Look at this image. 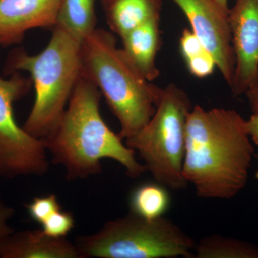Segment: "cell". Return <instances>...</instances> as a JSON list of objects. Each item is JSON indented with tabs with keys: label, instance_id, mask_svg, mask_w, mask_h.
Masks as SVG:
<instances>
[{
	"label": "cell",
	"instance_id": "1",
	"mask_svg": "<svg viewBox=\"0 0 258 258\" xmlns=\"http://www.w3.org/2000/svg\"><path fill=\"white\" fill-rule=\"evenodd\" d=\"M254 148L235 110L193 107L188 115L183 175L197 195L231 199L245 187Z\"/></svg>",
	"mask_w": 258,
	"mask_h": 258
},
{
	"label": "cell",
	"instance_id": "2",
	"mask_svg": "<svg viewBox=\"0 0 258 258\" xmlns=\"http://www.w3.org/2000/svg\"><path fill=\"white\" fill-rule=\"evenodd\" d=\"M101 98L96 86L82 75L60 119L43 139L52 162L63 166L68 180L99 174L104 159L119 163L132 178L147 171L136 159L135 151L102 118Z\"/></svg>",
	"mask_w": 258,
	"mask_h": 258
},
{
	"label": "cell",
	"instance_id": "3",
	"mask_svg": "<svg viewBox=\"0 0 258 258\" xmlns=\"http://www.w3.org/2000/svg\"><path fill=\"white\" fill-rule=\"evenodd\" d=\"M82 75L104 97L122 139L134 137L154 114L162 88L139 72L111 32L98 28L81 42Z\"/></svg>",
	"mask_w": 258,
	"mask_h": 258
},
{
	"label": "cell",
	"instance_id": "4",
	"mask_svg": "<svg viewBox=\"0 0 258 258\" xmlns=\"http://www.w3.org/2000/svg\"><path fill=\"white\" fill-rule=\"evenodd\" d=\"M7 71L30 74L35 98L23 128L35 138L45 139L63 114L82 76L81 42L56 25L40 53L29 55L23 49L10 52Z\"/></svg>",
	"mask_w": 258,
	"mask_h": 258
},
{
	"label": "cell",
	"instance_id": "5",
	"mask_svg": "<svg viewBox=\"0 0 258 258\" xmlns=\"http://www.w3.org/2000/svg\"><path fill=\"white\" fill-rule=\"evenodd\" d=\"M75 244L80 258H194L196 243L169 219H147L130 211Z\"/></svg>",
	"mask_w": 258,
	"mask_h": 258
},
{
	"label": "cell",
	"instance_id": "6",
	"mask_svg": "<svg viewBox=\"0 0 258 258\" xmlns=\"http://www.w3.org/2000/svg\"><path fill=\"white\" fill-rule=\"evenodd\" d=\"M192 103L187 93L175 83L162 88L155 113L147 125L125 145L138 152L144 165L158 184L172 190L184 189L185 137Z\"/></svg>",
	"mask_w": 258,
	"mask_h": 258
},
{
	"label": "cell",
	"instance_id": "7",
	"mask_svg": "<svg viewBox=\"0 0 258 258\" xmlns=\"http://www.w3.org/2000/svg\"><path fill=\"white\" fill-rule=\"evenodd\" d=\"M32 80L13 73L0 77V177L42 176L49 169L44 139L25 132L15 120L13 104L28 93Z\"/></svg>",
	"mask_w": 258,
	"mask_h": 258
},
{
	"label": "cell",
	"instance_id": "8",
	"mask_svg": "<svg viewBox=\"0 0 258 258\" xmlns=\"http://www.w3.org/2000/svg\"><path fill=\"white\" fill-rule=\"evenodd\" d=\"M189 20L191 30L213 56L217 67L231 87L235 58L228 13L216 0H171Z\"/></svg>",
	"mask_w": 258,
	"mask_h": 258
},
{
	"label": "cell",
	"instance_id": "9",
	"mask_svg": "<svg viewBox=\"0 0 258 258\" xmlns=\"http://www.w3.org/2000/svg\"><path fill=\"white\" fill-rule=\"evenodd\" d=\"M228 20L235 58L230 88L239 96L257 82L258 0H236Z\"/></svg>",
	"mask_w": 258,
	"mask_h": 258
},
{
	"label": "cell",
	"instance_id": "10",
	"mask_svg": "<svg viewBox=\"0 0 258 258\" xmlns=\"http://www.w3.org/2000/svg\"><path fill=\"white\" fill-rule=\"evenodd\" d=\"M62 0H0V42L18 44L35 28H53Z\"/></svg>",
	"mask_w": 258,
	"mask_h": 258
},
{
	"label": "cell",
	"instance_id": "11",
	"mask_svg": "<svg viewBox=\"0 0 258 258\" xmlns=\"http://www.w3.org/2000/svg\"><path fill=\"white\" fill-rule=\"evenodd\" d=\"M1 258H80L76 244L41 230L13 232L0 246Z\"/></svg>",
	"mask_w": 258,
	"mask_h": 258
},
{
	"label": "cell",
	"instance_id": "12",
	"mask_svg": "<svg viewBox=\"0 0 258 258\" xmlns=\"http://www.w3.org/2000/svg\"><path fill=\"white\" fill-rule=\"evenodd\" d=\"M160 16L154 17L122 37L123 50L144 77L153 81L159 76L157 56L160 48Z\"/></svg>",
	"mask_w": 258,
	"mask_h": 258
},
{
	"label": "cell",
	"instance_id": "13",
	"mask_svg": "<svg viewBox=\"0 0 258 258\" xmlns=\"http://www.w3.org/2000/svg\"><path fill=\"white\" fill-rule=\"evenodd\" d=\"M112 32L122 38L154 17L160 16L161 0H102Z\"/></svg>",
	"mask_w": 258,
	"mask_h": 258
},
{
	"label": "cell",
	"instance_id": "14",
	"mask_svg": "<svg viewBox=\"0 0 258 258\" xmlns=\"http://www.w3.org/2000/svg\"><path fill=\"white\" fill-rule=\"evenodd\" d=\"M95 2L96 0H62L56 25L82 42L97 28Z\"/></svg>",
	"mask_w": 258,
	"mask_h": 258
},
{
	"label": "cell",
	"instance_id": "15",
	"mask_svg": "<svg viewBox=\"0 0 258 258\" xmlns=\"http://www.w3.org/2000/svg\"><path fill=\"white\" fill-rule=\"evenodd\" d=\"M194 258H258V246L220 235H210L195 244Z\"/></svg>",
	"mask_w": 258,
	"mask_h": 258
},
{
	"label": "cell",
	"instance_id": "16",
	"mask_svg": "<svg viewBox=\"0 0 258 258\" xmlns=\"http://www.w3.org/2000/svg\"><path fill=\"white\" fill-rule=\"evenodd\" d=\"M169 205L165 187L158 184H147L137 188L131 195V212L147 219L161 217Z\"/></svg>",
	"mask_w": 258,
	"mask_h": 258
},
{
	"label": "cell",
	"instance_id": "17",
	"mask_svg": "<svg viewBox=\"0 0 258 258\" xmlns=\"http://www.w3.org/2000/svg\"><path fill=\"white\" fill-rule=\"evenodd\" d=\"M29 216L33 221L41 224L54 212L62 209L58 199L54 194L36 197L30 203L25 204Z\"/></svg>",
	"mask_w": 258,
	"mask_h": 258
},
{
	"label": "cell",
	"instance_id": "18",
	"mask_svg": "<svg viewBox=\"0 0 258 258\" xmlns=\"http://www.w3.org/2000/svg\"><path fill=\"white\" fill-rule=\"evenodd\" d=\"M75 217L71 212L62 210L54 212L41 224L42 230L53 237H66L74 228Z\"/></svg>",
	"mask_w": 258,
	"mask_h": 258
},
{
	"label": "cell",
	"instance_id": "19",
	"mask_svg": "<svg viewBox=\"0 0 258 258\" xmlns=\"http://www.w3.org/2000/svg\"><path fill=\"white\" fill-rule=\"evenodd\" d=\"M189 72L198 78H205L210 76L217 67L216 61L209 51L185 61Z\"/></svg>",
	"mask_w": 258,
	"mask_h": 258
},
{
	"label": "cell",
	"instance_id": "20",
	"mask_svg": "<svg viewBox=\"0 0 258 258\" xmlns=\"http://www.w3.org/2000/svg\"><path fill=\"white\" fill-rule=\"evenodd\" d=\"M179 45L180 51L185 61L193 58L203 53L205 51L208 50L204 47L192 30L189 29H184L182 32L180 38Z\"/></svg>",
	"mask_w": 258,
	"mask_h": 258
},
{
	"label": "cell",
	"instance_id": "21",
	"mask_svg": "<svg viewBox=\"0 0 258 258\" xmlns=\"http://www.w3.org/2000/svg\"><path fill=\"white\" fill-rule=\"evenodd\" d=\"M14 215V210L0 198V246L14 230L10 225V220Z\"/></svg>",
	"mask_w": 258,
	"mask_h": 258
},
{
	"label": "cell",
	"instance_id": "22",
	"mask_svg": "<svg viewBox=\"0 0 258 258\" xmlns=\"http://www.w3.org/2000/svg\"><path fill=\"white\" fill-rule=\"evenodd\" d=\"M254 112V114L247 120V128L250 139L258 145V109Z\"/></svg>",
	"mask_w": 258,
	"mask_h": 258
},
{
	"label": "cell",
	"instance_id": "23",
	"mask_svg": "<svg viewBox=\"0 0 258 258\" xmlns=\"http://www.w3.org/2000/svg\"><path fill=\"white\" fill-rule=\"evenodd\" d=\"M246 94L248 96L254 111H257L258 109V81L253 86L249 88Z\"/></svg>",
	"mask_w": 258,
	"mask_h": 258
},
{
	"label": "cell",
	"instance_id": "24",
	"mask_svg": "<svg viewBox=\"0 0 258 258\" xmlns=\"http://www.w3.org/2000/svg\"><path fill=\"white\" fill-rule=\"evenodd\" d=\"M216 1L219 3V4H220V6H221L224 10H226V11L229 12L230 8H229L228 6V0H216Z\"/></svg>",
	"mask_w": 258,
	"mask_h": 258
},
{
	"label": "cell",
	"instance_id": "25",
	"mask_svg": "<svg viewBox=\"0 0 258 258\" xmlns=\"http://www.w3.org/2000/svg\"><path fill=\"white\" fill-rule=\"evenodd\" d=\"M256 178H257V181H258V170L257 171V172H256Z\"/></svg>",
	"mask_w": 258,
	"mask_h": 258
},
{
	"label": "cell",
	"instance_id": "26",
	"mask_svg": "<svg viewBox=\"0 0 258 258\" xmlns=\"http://www.w3.org/2000/svg\"><path fill=\"white\" fill-rule=\"evenodd\" d=\"M1 46H3V45H2L1 42H0V47Z\"/></svg>",
	"mask_w": 258,
	"mask_h": 258
},
{
	"label": "cell",
	"instance_id": "27",
	"mask_svg": "<svg viewBox=\"0 0 258 258\" xmlns=\"http://www.w3.org/2000/svg\"><path fill=\"white\" fill-rule=\"evenodd\" d=\"M257 81H258V69H257Z\"/></svg>",
	"mask_w": 258,
	"mask_h": 258
},
{
	"label": "cell",
	"instance_id": "28",
	"mask_svg": "<svg viewBox=\"0 0 258 258\" xmlns=\"http://www.w3.org/2000/svg\"><path fill=\"white\" fill-rule=\"evenodd\" d=\"M256 157H257V159H258V156H257H257H256Z\"/></svg>",
	"mask_w": 258,
	"mask_h": 258
}]
</instances>
